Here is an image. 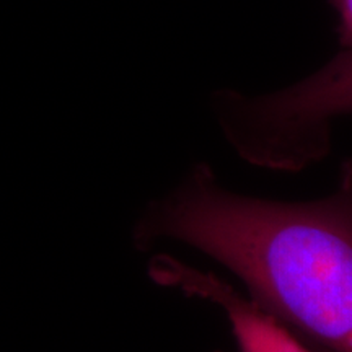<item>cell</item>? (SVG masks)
<instances>
[{"mask_svg":"<svg viewBox=\"0 0 352 352\" xmlns=\"http://www.w3.org/2000/svg\"><path fill=\"white\" fill-rule=\"evenodd\" d=\"M134 236L191 246L315 352H352V157L331 195L300 202L236 195L199 165Z\"/></svg>","mask_w":352,"mask_h":352,"instance_id":"obj_1","label":"cell"},{"mask_svg":"<svg viewBox=\"0 0 352 352\" xmlns=\"http://www.w3.org/2000/svg\"><path fill=\"white\" fill-rule=\"evenodd\" d=\"M217 111L228 140L246 162L270 170H303L328 153L331 122L352 116V50L276 94H220Z\"/></svg>","mask_w":352,"mask_h":352,"instance_id":"obj_2","label":"cell"},{"mask_svg":"<svg viewBox=\"0 0 352 352\" xmlns=\"http://www.w3.org/2000/svg\"><path fill=\"white\" fill-rule=\"evenodd\" d=\"M148 276L158 285L219 307L240 352H315L266 308L212 272L189 266L170 254H158L148 264Z\"/></svg>","mask_w":352,"mask_h":352,"instance_id":"obj_3","label":"cell"},{"mask_svg":"<svg viewBox=\"0 0 352 352\" xmlns=\"http://www.w3.org/2000/svg\"><path fill=\"white\" fill-rule=\"evenodd\" d=\"M340 19V41L346 50H352V0H331Z\"/></svg>","mask_w":352,"mask_h":352,"instance_id":"obj_4","label":"cell"}]
</instances>
